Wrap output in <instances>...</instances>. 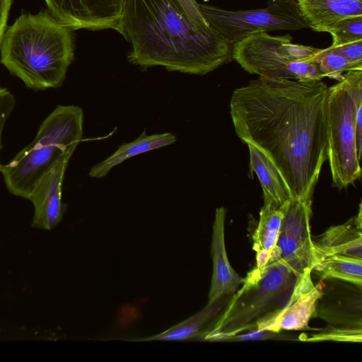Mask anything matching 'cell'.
<instances>
[{"label": "cell", "instance_id": "1", "mask_svg": "<svg viewBox=\"0 0 362 362\" xmlns=\"http://www.w3.org/2000/svg\"><path fill=\"white\" fill-rule=\"evenodd\" d=\"M328 91L322 80L259 76L231 95L237 136L274 163L293 198L312 201L327 160Z\"/></svg>", "mask_w": 362, "mask_h": 362}, {"label": "cell", "instance_id": "28", "mask_svg": "<svg viewBox=\"0 0 362 362\" xmlns=\"http://www.w3.org/2000/svg\"><path fill=\"white\" fill-rule=\"evenodd\" d=\"M278 334L269 330L266 329H252L245 334H238L236 335L228 337L224 341H248V340H258V339H267L274 337Z\"/></svg>", "mask_w": 362, "mask_h": 362}, {"label": "cell", "instance_id": "20", "mask_svg": "<svg viewBox=\"0 0 362 362\" xmlns=\"http://www.w3.org/2000/svg\"><path fill=\"white\" fill-rule=\"evenodd\" d=\"M283 217L280 208L274 209L264 205L259 212V219L252 239V249L256 252V267L267 264L278 240Z\"/></svg>", "mask_w": 362, "mask_h": 362}, {"label": "cell", "instance_id": "16", "mask_svg": "<svg viewBox=\"0 0 362 362\" xmlns=\"http://www.w3.org/2000/svg\"><path fill=\"white\" fill-rule=\"evenodd\" d=\"M361 288L353 284L348 294L337 296H328L322 291L315 316L333 325L362 327Z\"/></svg>", "mask_w": 362, "mask_h": 362}, {"label": "cell", "instance_id": "13", "mask_svg": "<svg viewBox=\"0 0 362 362\" xmlns=\"http://www.w3.org/2000/svg\"><path fill=\"white\" fill-rule=\"evenodd\" d=\"M226 209H216L211 240L213 273L208 302L233 295L241 286L243 278L230 265L226 249L225 221Z\"/></svg>", "mask_w": 362, "mask_h": 362}, {"label": "cell", "instance_id": "2", "mask_svg": "<svg viewBox=\"0 0 362 362\" xmlns=\"http://www.w3.org/2000/svg\"><path fill=\"white\" fill-rule=\"evenodd\" d=\"M122 28L129 62L143 69L204 75L233 60L234 43L195 24L177 0H127Z\"/></svg>", "mask_w": 362, "mask_h": 362}, {"label": "cell", "instance_id": "12", "mask_svg": "<svg viewBox=\"0 0 362 362\" xmlns=\"http://www.w3.org/2000/svg\"><path fill=\"white\" fill-rule=\"evenodd\" d=\"M73 152L62 156L37 180L28 197L33 204L31 226L50 230L62 219L65 205L62 187L65 171Z\"/></svg>", "mask_w": 362, "mask_h": 362}, {"label": "cell", "instance_id": "19", "mask_svg": "<svg viewBox=\"0 0 362 362\" xmlns=\"http://www.w3.org/2000/svg\"><path fill=\"white\" fill-rule=\"evenodd\" d=\"M232 296H224L215 301L208 302L206 305L195 315L169 329L146 340L176 341L187 339L199 334L204 335V329L208 328V331L211 328Z\"/></svg>", "mask_w": 362, "mask_h": 362}, {"label": "cell", "instance_id": "11", "mask_svg": "<svg viewBox=\"0 0 362 362\" xmlns=\"http://www.w3.org/2000/svg\"><path fill=\"white\" fill-rule=\"evenodd\" d=\"M322 293L321 284H313L311 272L298 276L288 299L280 308L258 320L255 329H266L276 333L284 330L310 329L308 322L315 316L316 305Z\"/></svg>", "mask_w": 362, "mask_h": 362}, {"label": "cell", "instance_id": "8", "mask_svg": "<svg viewBox=\"0 0 362 362\" xmlns=\"http://www.w3.org/2000/svg\"><path fill=\"white\" fill-rule=\"evenodd\" d=\"M199 8L210 25L233 43L259 33L309 28L296 0H269L266 7L250 10L228 11L199 3Z\"/></svg>", "mask_w": 362, "mask_h": 362}, {"label": "cell", "instance_id": "4", "mask_svg": "<svg viewBox=\"0 0 362 362\" xmlns=\"http://www.w3.org/2000/svg\"><path fill=\"white\" fill-rule=\"evenodd\" d=\"M297 277L275 246L267 264L255 267L247 272L241 286L204 335V339L224 341L255 329L258 320L280 308L288 299Z\"/></svg>", "mask_w": 362, "mask_h": 362}, {"label": "cell", "instance_id": "29", "mask_svg": "<svg viewBox=\"0 0 362 362\" xmlns=\"http://www.w3.org/2000/svg\"><path fill=\"white\" fill-rule=\"evenodd\" d=\"M13 0H0V42L7 28V21Z\"/></svg>", "mask_w": 362, "mask_h": 362}, {"label": "cell", "instance_id": "23", "mask_svg": "<svg viewBox=\"0 0 362 362\" xmlns=\"http://www.w3.org/2000/svg\"><path fill=\"white\" fill-rule=\"evenodd\" d=\"M355 106L356 141L359 159L362 148V69L351 70L343 75Z\"/></svg>", "mask_w": 362, "mask_h": 362}, {"label": "cell", "instance_id": "17", "mask_svg": "<svg viewBox=\"0 0 362 362\" xmlns=\"http://www.w3.org/2000/svg\"><path fill=\"white\" fill-rule=\"evenodd\" d=\"M252 171L258 177L263 190L264 205L279 209L292 197L290 189L274 163L260 149L246 144Z\"/></svg>", "mask_w": 362, "mask_h": 362}, {"label": "cell", "instance_id": "3", "mask_svg": "<svg viewBox=\"0 0 362 362\" xmlns=\"http://www.w3.org/2000/svg\"><path fill=\"white\" fill-rule=\"evenodd\" d=\"M73 31L47 9L22 13L1 37L0 62L27 88H59L74 59Z\"/></svg>", "mask_w": 362, "mask_h": 362}, {"label": "cell", "instance_id": "27", "mask_svg": "<svg viewBox=\"0 0 362 362\" xmlns=\"http://www.w3.org/2000/svg\"><path fill=\"white\" fill-rule=\"evenodd\" d=\"M330 49L345 57L358 68L362 69V40Z\"/></svg>", "mask_w": 362, "mask_h": 362}, {"label": "cell", "instance_id": "9", "mask_svg": "<svg viewBox=\"0 0 362 362\" xmlns=\"http://www.w3.org/2000/svg\"><path fill=\"white\" fill-rule=\"evenodd\" d=\"M279 208L283 217L276 247L281 257L300 276L311 272L316 264L310 224L312 201L291 198Z\"/></svg>", "mask_w": 362, "mask_h": 362}, {"label": "cell", "instance_id": "10", "mask_svg": "<svg viewBox=\"0 0 362 362\" xmlns=\"http://www.w3.org/2000/svg\"><path fill=\"white\" fill-rule=\"evenodd\" d=\"M58 21L72 30L111 29L122 35L127 0H44Z\"/></svg>", "mask_w": 362, "mask_h": 362}, {"label": "cell", "instance_id": "14", "mask_svg": "<svg viewBox=\"0 0 362 362\" xmlns=\"http://www.w3.org/2000/svg\"><path fill=\"white\" fill-rule=\"evenodd\" d=\"M361 226L360 204L357 215L344 223L331 226L317 241H313L316 264L325 257L332 255L362 259Z\"/></svg>", "mask_w": 362, "mask_h": 362}, {"label": "cell", "instance_id": "6", "mask_svg": "<svg viewBox=\"0 0 362 362\" xmlns=\"http://www.w3.org/2000/svg\"><path fill=\"white\" fill-rule=\"evenodd\" d=\"M291 40L290 35H251L234 43L233 59L249 74L259 77L304 82L325 78L314 60L318 49L293 43Z\"/></svg>", "mask_w": 362, "mask_h": 362}, {"label": "cell", "instance_id": "21", "mask_svg": "<svg viewBox=\"0 0 362 362\" xmlns=\"http://www.w3.org/2000/svg\"><path fill=\"white\" fill-rule=\"evenodd\" d=\"M312 271H315L321 280L337 279L362 286V259L329 256L319 261Z\"/></svg>", "mask_w": 362, "mask_h": 362}, {"label": "cell", "instance_id": "25", "mask_svg": "<svg viewBox=\"0 0 362 362\" xmlns=\"http://www.w3.org/2000/svg\"><path fill=\"white\" fill-rule=\"evenodd\" d=\"M300 339L305 341H334L360 343L362 341V327L330 325L316 334L305 338L300 337Z\"/></svg>", "mask_w": 362, "mask_h": 362}, {"label": "cell", "instance_id": "24", "mask_svg": "<svg viewBox=\"0 0 362 362\" xmlns=\"http://www.w3.org/2000/svg\"><path fill=\"white\" fill-rule=\"evenodd\" d=\"M332 37L329 48L362 40V16L342 19L335 23L328 31Z\"/></svg>", "mask_w": 362, "mask_h": 362}, {"label": "cell", "instance_id": "26", "mask_svg": "<svg viewBox=\"0 0 362 362\" xmlns=\"http://www.w3.org/2000/svg\"><path fill=\"white\" fill-rule=\"evenodd\" d=\"M16 104L11 93L6 88H0V152L2 148V132L8 117L11 115ZM2 165L0 162V168Z\"/></svg>", "mask_w": 362, "mask_h": 362}, {"label": "cell", "instance_id": "5", "mask_svg": "<svg viewBox=\"0 0 362 362\" xmlns=\"http://www.w3.org/2000/svg\"><path fill=\"white\" fill-rule=\"evenodd\" d=\"M83 112L59 105L42 122L34 139L0 172L8 192L28 199L40 177L64 154L74 152L83 136Z\"/></svg>", "mask_w": 362, "mask_h": 362}, {"label": "cell", "instance_id": "18", "mask_svg": "<svg viewBox=\"0 0 362 362\" xmlns=\"http://www.w3.org/2000/svg\"><path fill=\"white\" fill-rule=\"evenodd\" d=\"M175 141V136L171 133L147 135L144 130L135 140L120 145L112 155L93 166L90 170L89 175L94 178L103 177L114 167L127 159L142 153L169 146Z\"/></svg>", "mask_w": 362, "mask_h": 362}, {"label": "cell", "instance_id": "22", "mask_svg": "<svg viewBox=\"0 0 362 362\" xmlns=\"http://www.w3.org/2000/svg\"><path fill=\"white\" fill-rule=\"evenodd\" d=\"M314 60L325 77L336 79L338 81L342 78L344 72L362 69L329 47L322 49H318Z\"/></svg>", "mask_w": 362, "mask_h": 362}, {"label": "cell", "instance_id": "15", "mask_svg": "<svg viewBox=\"0 0 362 362\" xmlns=\"http://www.w3.org/2000/svg\"><path fill=\"white\" fill-rule=\"evenodd\" d=\"M299 13L316 32H327L338 21L362 16V0H296Z\"/></svg>", "mask_w": 362, "mask_h": 362}, {"label": "cell", "instance_id": "7", "mask_svg": "<svg viewBox=\"0 0 362 362\" xmlns=\"http://www.w3.org/2000/svg\"><path fill=\"white\" fill-rule=\"evenodd\" d=\"M327 160L333 186L339 190L361 174L356 141V112L345 79L329 87L327 108Z\"/></svg>", "mask_w": 362, "mask_h": 362}]
</instances>
